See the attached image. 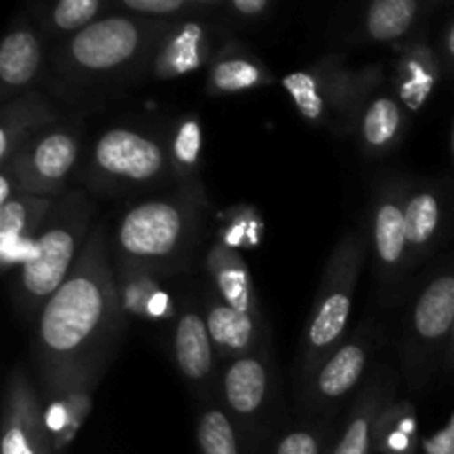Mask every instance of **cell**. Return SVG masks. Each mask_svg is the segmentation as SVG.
<instances>
[{
	"label": "cell",
	"instance_id": "6da1fadb",
	"mask_svg": "<svg viewBox=\"0 0 454 454\" xmlns=\"http://www.w3.org/2000/svg\"><path fill=\"white\" fill-rule=\"evenodd\" d=\"M124 335L111 235L96 224L74 273L40 310L31 359L44 408L89 399Z\"/></svg>",
	"mask_w": 454,
	"mask_h": 454
},
{
	"label": "cell",
	"instance_id": "7a4b0ae2",
	"mask_svg": "<svg viewBox=\"0 0 454 454\" xmlns=\"http://www.w3.org/2000/svg\"><path fill=\"white\" fill-rule=\"evenodd\" d=\"M177 25L122 12L98 18L51 49V91L69 105H87L131 87L151 75L155 53Z\"/></svg>",
	"mask_w": 454,
	"mask_h": 454
},
{
	"label": "cell",
	"instance_id": "3957f363",
	"mask_svg": "<svg viewBox=\"0 0 454 454\" xmlns=\"http://www.w3.org/2000/svg\"><path fill=\"white\" fill-rule=\"evenodd\" d=\"M204 193L176 189L146 198L120 215L111 233V255L122 275H177L198 253L204 229Z\"/></svg>",
	"mask_w": 454,
	"mask_h": 454
},
{
	"label": "cell",
	"instance_id": "277c9868",
	"mask_svg": "<svg viewBox=\"0 0 454 454\" xmlns=\"http://www.w3.org/2000/svg\"><path fill=\"white\" fill-rule=\"evenodd\" d=\"M93 213L96 207L82 189H69L53 202L29 257L12 279L13 306L22 322L38 319L44 304L74 273L96 229Z\"/></svg>",
	"mask_w": 454,
	"mask_h": 454
},
{
	"label": "cell",
	"instance_id": "5b68a950",
	"mask_svg": "<svg viewBox=\"0 0 454 454\" xmlns=\"http://www.w3.org/2000/svg\"><path fill=\"white\" fill-rule=\"evenodd\" d=\"M371 255L368 226H355L340 238L328 257L304 324L295 362V393L309 386L322 364L346 341L359 275Z\"/></svg>",
	"mask_w": 454,
	"mask_h": 454
},
{
	"label": "cell",
	"instance_id": "8992f818",
	"mask_svg": "<svg viewBox=\"0 0 454 454\" xmlns=\"http://www.w3.org/2000/svg\"><path fill=\"white\" fill-rule=\"evenodd\" d=\"M84 189L100 198H133L176 182L168 136L149 127L105 129L78 167Z\"/></svg>",
	"mask_w": 454,
	"mask_h": 454
},
{
	"label": "cell",
	"instance_id": "52a82bcc",
	"mask_svg": "<svg viewBox=\"0 0 454 454\" xmlns=\"http://www.w3.org/2000/svg\"><path fill=\"white\" fill-rule=\"evenodd\" d=\"M454 328V260L439 266L419 288L403 317L399 340L402 377L419 393L428 386L439 364L446 359Z\"/></svg>",
	"mask_w": 454,
	"mask_h": 454
},
{
	"label": "cell",
	"instance_id": "ba28073f",
	"mask_svg": "<svg viewBox=\"0 0 454 454\" xmlns=\"http://www.w3.org/2000/svg\"><path fill=\"white\" fill-rule=\"evenodd\" d=\"M380 69H350L335 58L284 75V91L306 122L333 133L355 131L364 102L380 84Z\"/></svg>",
	"mask_w": 454,
	"mask_h": 454
},
{
	"label": "cell",
	"instance_id": "9c48e42d",
	"mask_svg": "<svg viewBox=\"0 0 454 454\" xmlns=\"http://www.w3.org/2000/svg\"><path fill=\"white\" fill-rule=\"evenodd\" d=\"M411 184L399 176H386L375 186L368 211V238L381 304H397L411 278L406 233V200Z\"/></svg>",
	"mask_w": 454,
	"mask_h": 454
},
{
	"label": "cell",
	"instance_id": "30bf717a",
	"mask_svg": "<svg viewBox=\"0 0 454 454\" xmlns=\"http://www.w3.org/2000/svg\"><path fill=\"white\" fill-rule=\"evenodd\" d=\"M80 145H82L80 118L60 120L40 131L29 145L22 146L20 153L4 171L12 173L22 193L58 200L69 191L67 182L80 167Z\"/></svg>",
	"mask_w": 454,
	"mask_h": 454
},
{
	"label": "cell",
	"instance_id": "8fae6325",
	"mask_svg": "<svg viewBox=\"0 0 454 454\" xmlns=\"http://www.w3.org/2000/svg\"><path fill=\"white\" fill-rule=\"evenodd\" d=\"M275 399V366L270 348L224 364L220 372V402L238 426L244 443L257 454Z\"/></svg>",
	"mask_w": 454,
	"mask_h": 454
},
{
	"label": "cell",
	"instance_id": "7c38bea8",
	"mask_svg": "<svg viewBox=\"0 0 454 454\" xmlns=\"http://www.w3.org/2000/svg\"><path fill=\"white\" fill-rule=\"evenodd\" d=\"M380 341V328L372 322H364L344 344L322 364L313 380L297 395V403L304 415L313 419H328L362 381L371 366L372 353Z\"/></svg>",
	"mask_w": 454,
	"mask_h": 454
},
{
	"label": "cell",
	"instance_id": "4fadbf2b",
	"mask_svg": "<svg viewBox=\"0 0 454 454\" xmlns=\"http://www.w3.org/2000/svg\"><path fill=\"white\" fill-rule=\"evenodd\" d=\"M3 454H56L43 393L25 366L12 368L4 381Z\"/></svg>",
	"mask_w": 454,
	"mask_h": 454
},
{
	"label": "cell",
	"instance_id": "5bb4252c",
	"mask_svg": "<svg viewBox=\"0 0 454 454\" xmlns=\"http://www.w3.org/2000/svg\"><path fill=\"white\" fill-rule=\"evenodd\" d=\"M173 362L177 372L189 386L193 397L200 402L220 395V372H217V353L204 319L200 295L186 300L180 306L173 322Z\"/></svg>",
	"mask_w": 454,
	"mask_h": 454
},
{
	"label": "cell",
	"instance_id": "9a60e30c",
	"mask_svg": "<svg viewBox=\"0 0 454 454\" xmlns=\"http://www.w3.org/2000/svg\"><path fill=\"white\" fill-rule=\"evenodd\" d=\"M397 384L399 375L393 366L384 364L377 368L375 375L357 390L348 417L328 454H372L377 433L393 403Z\"/></svg>",
	"mask_w": 454,
	"mask_h": 454
},
{
	"label": "cell",
	"instance_id": "2e32d148",
	"mask_svg": "<svg viewBox=\"0 0 454 454\" xmlns=\"http://www.w3.org/2000/svg\"><path fill=\"white\" fill-rule=\"evenodd\" d=\"M200 301H202L204 319H207L217 359L222 364L247 357V355L269 346L266 319H255L247 313H239L238 309L226 304L208 282H204L202 291H200Z\"/></svg>",
	"mask_w": 454,
	"mask_h": 454
},
{
	"label": "cell",
	"instance_id": "e0dca14e",
	"mask_svg": "<svg viewBox=\"0 0 454 454\" xmlns=\"http://www.w3.org/2000/svg\"><path fill=\"white\" fill-rule=\"evenodd\" d=\"M450 220V195L442 184L424 182L411 186L406 200V233L411 273L439 248Z\"/></svg>",
	"mask_w": 454,
	"mask_h": 454
},
{
	"label": "cell",
	"instance_id": "ac0fdd59",
	"mask_svg": "<svg viewBox=\"0 0 454 454\" xmlns=\"http://www.w3.org/2000/svg\"><path fill=\"white\" fill-rule=\"evenodd\" d=\"M44 35L25 13L12 20L0 44V96L3 105L31 91V84L43 71Z\"/></svg>",
	"mask_w": 454,
	"mask_h": 454
},
{
	"label": "cell",
	"instance_id": "d6986e66",
	"mask_svg": "<svg viewBox=\"0 0 454 454\" xmlns=\"http://www.w3.org/2000/svg\"><path fill=\"white\" fill-rule=\"evenodd\" d=\"M211 22V18L180 22L155 53L151 75L158 80H171L177 75L193 74L202 67L208 69L215 53L220 51V47H215V35L220 31Z\"/></svg>",
	"mask_w": 454,
	"mask_h": 454
},
{
	"label": "cell",
	"instance_id": "ffe728a7",
	"mask_svg": "<svg viewBox=\"0 0 454 454\" xmlns=\"http://www.w3.org/2000/svg\"><path fill=\"white\" fill-rule=\"evenodd\" d=\"M408 109L395 91L377 87L364 102L355 122L359 149L366 160H381L393 153L408 131Z\"/></svg>",
	"mask_w": 454,
	"mask_h": 454
},
{
	"label": "cell",
	"instance_id": "44dd1931",
	"mask_svg": "<svg viewBox=\"0 0 454 454\" xmlns=\"http://www.w3.org/2000/svg\"><path fill=\"white\" fill-rule=\"evenodd\" d=\"M53 202L56 200L18 191L9 202L0 204V257L4 270H18L25 264Z\"/></svg>",
	"mask_w": 454,
	"mask_h": 454
},
{
	"label": "cell",
	"instance_id": "7402d4cb",
	"mask_svg": "<svg viewBox=\"0 0 454 454\" xmlns=\"http://www.w3.org/2000/svg\"><path fill=\"white\" fill-rule=\"evenodd\" d=\"M207 282L217 291V295L238 309L239 313H247L255 319H264L260 309V300H257V291L253 286L251 270L244 257L239 255L238 247L224 242V239H215L208 247L207 260Z\"/></svg>",
	"mask_w": 454,
	"mask_h": 454
},
{
	"label": "cell",
	"instance_id": "603a6c76",
	"mask_svg": "<svg viewBox=\"0 0 454 454\" xmlns=\"http://www.w3.org/2000/svg\"><path fill=\"white\" fill-rule=\"evenodd\" d=\"M60 122V115L34 89L0 109V168H7L13 162L22 146L29 145L40 131L51 124Z\"/></svg>",
	"mask_w": 454,
	"mask_h": 454
},
{
	"label": "cell",
	"instance_id": "cb8c5ba5",
	"mask_svg": "<svg viewBox=\"0 0 454 454\" xmlns=\"http://www.w3.org/2000/svg\"><path fill=\"white\" fill-rule=\"evenodd\" d=\"M270 69L244 44L226 40L207 69L208 96H231L270 82Z\"/></svg>",
	"mask_w": 454,
	"mask_h": 454
},
{
	"label": "cell",
	"instance_id": "d4e9b609",
	"mask_svg": "<svg viewBox=\"0 0 454 454\" xmlns=\"http://www.w3.org/2000/svg\"><path fill=\"white\" fill-rule=\"evenodd\" d=\"M443 67L439 56L428 44L415 43L408 44L397 62V98L406 109H421L428 102L430 93L437 87Z\"/></svg>",
	"mask_w": 454,
	"mask_h": 454
},
{
	"label": "cell",
	"instance_id": "484cf974",
	"mask_svg": "<svg viewBox=\"0 0 454 454\" xmlns=\"http://www.w3.org/2000/svg\"><path fill=\"white\" fill-rule=\"evenodd\" d=\"M426 9L419 0H375L362 16V38L372 44L408 40Z\"/></svg>",
	"mask_w": 454,
	"mask_h": 454
},
{
	"label": "cell",
	"instance_id": "4316f807",
	"mask_svg": "<svg viewBox=\"0 0 454 454\" xmlns=\"http://www.w3.org/2000/svg\"><path fill=\"white\" fill-rule=\"evenodd\" d=\"M168 136L176 189L204 193L200 180V160H202V124L195 114H184L173 122Z\"/></svg>",
	"mask_w": 454,
	"mask_h": 454
},
{
	"label": "cell",
	"instance_id": "83f0119b",
	"mask_svg": "<svg viewBox=\"0 0 454 454\" xmlns=\"http://www.w3.org/2000/svg\"><path fill=\"white\" fill-rule=\"evenodd\" d=\"M195 439L200 454H251L235 421L222 406L220 395L198 403Z\"/></svg>",
	"mask_w": 454,
	"mask_h": 454
},
{
	"label": "cell",
	"instance_id": "f1b7e54d",
	"mask_svg": "<svg viewBox=\"0 0 454 454\" xmlns=\"http://www.w3.org/2000/svg\"><path fill=\"white\" fill-rule=\"evenodd\" d=\"M109 7L111 4L102 3V0H60V3L47 7V12L40 16V31H43L44 40L56 47L62 40L93 25Z\"/></svg>",
	"mask_w": 454,
	"mask_h": 454
},
{
	"label": "cell",
	"instance_id": "f546056e",
	"mask_svg": "<svg viewBox=\"0 0 454 454\" xmlns=\"http://www.w3.org/2000/svg\"><path fill=\"white\" fill-rule=\"evenodd\" d=\"M333 443L324 424H297L275 437L266 454H328Z\"/></svg>",
	"mask_w": 454,
	"mask_h": 454
},
{
	"label": "cell",
	"instance_id": "4dcf8cb0",
	"mask_svg": "<svg viewBox=\"0 0 454 454\" xmlns=\"http://www.w3.org/2000/svg\"><path fill=\"white\" fill-rule=\"evenodd\" d=\"M270 9H273V3H270V0H217L215 20L224 16H231L235 18V20L244 22L257 20V18L266 16Z\"/></svg>",
	"mask_w": 454,
	"mask_h": 454
},
{
	"label": "cell",
	"instance_id": "1f68e13d",
	"mask_svg": "<svg viewBox=\"0 0 454 454\" xmlns=\"http://www.w3.org/2000/svg\"><path fill=\"white\" fill-rule=\"evenodd\" d=\"M434 51H437L439 62H442L443 69L454 74V18L443 27L442 34H439Z\"/></svg>",
	"mask_w": 454,
	"mask_h": 454
},
{
	"label": "cell",
	"instance_id": "d6a6232c",
	"mask_svg": "<svg viewBox=\"0 0 454 454\" xmlns=\"http://www.w3.org/2000/svg\"><path fill=\"white\" fill-rule=\"evenodd\" d=\"M443 368L454 377V328H452V335L450 341H448V350H446V359H443Z\"/></svg>",
	"mask_w": 454,
	"mask_h": 454
},
{
	"label": "cell",
	"instance_id": "836d02e7",
	"mask_svg": "<svg viewBox=\"0 0 454 454\" xmlns=\"http://www.w3.org/2000/svg\"><path fill=\"white\" fill-rule=\"evenodd\" d=\"M452 158H454V131H452Z\"/></svg>",
	"mask_w": 454,
	"mask_h": 454
}]
</instances>
